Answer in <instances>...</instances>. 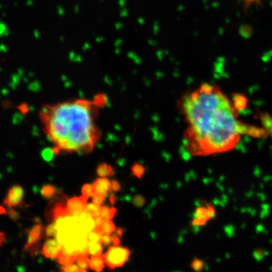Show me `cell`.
Masks as SVG:
<instances>
[{"label":"cell","mask_w":272,"mask_h":272,"mask_svg":"<svg viewBox=\"0 0 272 272\" xmlns=\"http://www.w3.org/2000/svg\"><path fill=\"white\" fill-rule=\"evenodd\" d=\"M179 104L187 123V152L193 156L225 154L237 148L243 135H266L262 127L253 131L243 123L236 102L215 84L205 82L186 92Z\"/></svg>","instance_id":"obj_1"},{"label":"cell","mask_w":272,"mask_h":272,"mask_svg":"<svg viewBox=\"0 0 272 272\" xmlns=\"http://www.w3.org/2000/svg\"><path fill=\"white\" fill-rule=\"evenodd\" d=\"M98 107L95 100L46 105L40 112V117L46 123L48 135L60 151H90L96 139L92 115Z\"/></svg>","instance_id":"obj_2"},{"label":"cell","mask_w":272,"mask_h":272,"mask_svg":"<svg viewBox=\"0 0 272 272\" xmlns=\"http://www.w3.org/2000/svg\"><path fill=\"white\" fill-rule=\"evenodd\" d=\"M131 252L126 247L120 246H110L107 252L104 254L105 264L110 269L116 268L123 267L129 260Z\"/></svg>","instance_id":"obj_3"},{"label":"cell","mask_w":272,"mask_h":272,"mask_svg":"<svg viewBox=\"0 0 272 272\" xmlns=\"http://www.w3.org/2000/svg\"><path fill=\"white\" fill-rule=\"evenodd\" d=\"M24 196V188L20 185H14L8 190L4 203L8 207H15L19 206L23 201Z\"/></svg>","instance_id":"obj_4"},{"label":"cell","mask_w":272,"mask_h":272,"mask_svg":"<svg viewBox=\"0 0 272 272\" xmlns=\"http://www.w3.org/2000/svg\"><path fill=\"white\" fill-rule=\"evenodd\" d=\"M87 200L88 199L83 196L72 197L67 200V205H66L67 210L72 215L79 216L81 213L83 212L85 210Z\"/></svg>","instance_id":"obj_5"},{"label":"cell","mask_w":272,"mask_h":272,"mask_svg":"<svg viewBox=\"0 0 272 272\" xmlns=\"http://www.w3.org/2000/svg\"><path fill=\"white\" fill-rule=\"evenodd\" d=\"M63 249V246L56 239H49L43 246V254L46 258L56 259Z\"/></svg>","instance_id":"obj_6"},{"label":"cell","mask_w":272,"mask_h":272,"mask_svg":"<svg viewBox=\"0 0 272 272\" xmlns=\"http://www.w3.org/2000/svg\"><path fill=\"white\" fill-rule=\"evenodd\" d=\"M93 187L95 193H101L107 196L109 190L111 189V182L105 177H101L96 179L93 183Z\"/></svg>","instance_id":"obj_7"},{"label":"cell","mask_w":272,"mask_h":272,"mask_svg":"<svg viewBox=\"0 0 272 272\" xmlns=\"http://www.w3.org/2000/svg\"><path fill=\"white\" fill-rule=\"evenodd\" d=\"M79 255V254H78V253L68 252L63 247L62 250L60 252V253L56 259H57L59 264H61L63 266H66L73 264L75 261H76V259Z\"/></svg>","instance_id":"obj_8"},{"label":"cell","mask_w":272,"mask_h":272,"mask_svg":"<svg viewBox=\"0 0 272 272\" xmlns=\"http://www.w3.org/2000/svg\"><path fill=\"white\" fill-rule=\"evenodd\" d=\"M259 119L266 135L269 137L272 141V115L268 113H261Z\"/></svg>","instance_id":"obj_9"},{"label":"cell","mask_w":272,"mask_h":272,"mask_svg":"<svg viewBox=\"0 0 272 272\" xmlns=\"http://www.w3.org/2000/svg\"><path fill=\"white\" fill-rule=\"evenodd\" d=\"M104 259L101 255L92 256L89 261V268L95 272H101L104 268Z\"/></svg>","instance_id":"obj_10"},{"label":"cell","mask_w":272,"mask_h":272,"mask_svg":"<svg viewBox=\"0 0 272 272\" xmlns=\"http://www.w3.org/2000/svg\"><path fill=\"white\" fill-rule=\"evenodd\" d=\"M43 227L41 225H36L31 228L28 237L27 246L32 245L34 243L37 242L41 237Z\"/></svg>","instance_id":"obj_11"},{"label":"cell","mask_w":272,"mask_h":272,"mask_svg":"<svg viewBox=\"0 0 272 272\" xmlns=\"http://www.w3.org/2000/svg\"><path fill=\"white\" fill-rule=\"evenodd\" d=\"M95 229L97 230L102 235H111L112 233L116 231V226L111 220L104 219L101 225L98 228H95Z\"/></svg>","instance_id":"obj_12"},{"label":"cell","mask_w":272,"mask_h":272,"mask_svg":"<svg viewBox=\"0 0 272 272\" xmlns=\"http://www.w3.org/2000/svg\"><path fill=\"white\" fill-rule=\"evenodd\" d=\"M97 174L100 177H108L113 176L114 170L113 167L107 163H101L97 168Z\"/></svg>","instance_id":"obj_13"},{"label":"cell","mask_w":272,"mask_h":272,"mask_svg":"<svg viewBox=\"0 0 272 272\" xmlns=\"http://www.w3.org/2000/svg\"><path fill=\"white\" fill-rule=\"evenodd\" d=\"M87 249H88L89 255H92V256L101 255L102 251H103L102 243L101 242H89Z\"/></svg>","instance_id":"obj_14"},{"label":"cell","mask_w":272,"mask_h":272,"mask_svg":"<svg viewBox=\"0 0 272 272\" xmlns=\"http://www.w3.org/2000/svg\"><path fill=\"white\" fill-rule=\"evenodd\" d=\"M116 211L117 210L114 207L109 208L107 207H101V216L104 219L111 220L115 216V215H116Z\"/></svg>","instance_id":"obj_15"},{"label":"cell","mask_w":272,"mask_h":272,"mask_svg":"<svg viewBox=\"0 0 272 272\" xmlns=\"http://www.w3.org/2000/svg\"><path fill=\"white\" fill-rule=\"evenodd\" d=\"M41 193L43 197L46 199H50L53 197L55 194V188L51 185H46L42 187Z\"/></svg>","instance_id":"obj_16"},{"label":"cell","mask_w":272,"mask_h":272,"mask_svg":"<svg viewBox=\"0 0 272 272\" xmlns=\"http://www.w3.org/2000/svg\"><path fill=\"white\" fill-rule=\"evenodd\" d=\"M76 262L79 269L86 270L89 268V259L87 257V255L79 254L76 259Z\"/></svg>","instance_id":"obj_17"},{"label":"cell","mask_w":272,"mask_h":272,"mask_svg":"<svg viewBox=\"0 0 272 272\" xmlns=\"http://www.w3.org/2000/svg\"><path fill=\"white\" fill-rule=\"evenodd\" d=\"M81 192H82V196L86 197L87 199L92 197L95 193L93 185H91V184H85V185H84L82 186Z\"/></svg>","instance_id":"obj_18"},{"label":"cell","mask_w":272,"mask_h":272,"mask_svg":"<svg viewBox=\"0 0 272 272\" xmlns=\"http://www.w3.org/2000/svg\"><path fill=\"white\" fill-rule=\"evenodd\" d=\"M132 174L135 177L141 179L144 176V172H145V169L141 164L135 163L132 167Z\"/></svg>","instance_id":"obj_19"},{"label":"cell","mask_w":272,"mask_h":272,"mask_svg":"<svg viewBox=\"0 0 272 272\" xmlns=\"http://www.w3.org/2000/svg\"><path fill=\"white\" fill-rule=\"evenodd\" d=\"M102 235H101L100 233L97 230L94 229L93 231H92L91 232H89L87 235L88 237V241L89 242H101V239Z\"/></svg>","instance_id":"obj_20"},{"label":"cell","mask_w":272,"mask_h":272,"mask_svg":"<svg viewBox=\"0 0 272 272\" xmlns=\"http://www.w3.org/2000/svg\"><path fill=\"white\" fill-rule=\"evenodd\" d=\"M54 154H54V151H53V148H45L42 151V157L43 158V160L47 161V162H49V161H51L53 159Z\"/></svg>","instance_id":"obj_21"},{"label":"cell","mask_w":272,"mask_h":272,"mask_svg":"<svg viewBox=\"0 0 272 272\" xmlns=\"http://www.w3.org/2000/svg\"><path fill=\"white\" fill-rule=\"evenodd\" d=\"M57 232H58V231H57L54 223H51V224L48 225L46 228V234L47 237H56Z\"/></svg>","instance_id":"obj_22"},{"label":"cell","mask_w":272,"mask_h":272,"mask_svg":"<svg viewBox=\"0 0 272 272\" xmlns=\"http://www.w3.org/2000/svg\"><path fill=\"white\" fill-rule=\"evenodd\" d=\"M132 203L136 207H142L145 203V198L141 194H137L133 197Z\"/></svg>","instance_id":"obj_23"},{"label":"cell","mask_w":272,"mask_h":272,"mask_svg":"<svg viewBox=\"0 0 272 272\" xmlns=\"http://www.w3.org/2000/svg\"><path fill=\"white\" fill-rule=\"evenodd\" d=\"M105 197H106V196L103 195L101 193H95L93 195V197H92V203H95L97 205L101 206L102 203L104 202Z\"/></svg>","instance_id":"obj_24"},{"label":"cell","mask_w":272,"mask_h":272,"mask_svg":"<svg viewBox=\"0 0 272 272\" xmlns=\"http://www.w3.org/2000/svg\"><path fill=\"white\" fill-rule=\"evenodd\" d=\"M204 264L201 260L199 259H194L191 263V267L195 271H200L203 269Z\"/></svg>","instance_id":"obj_25"},{"label":"cell","mask_w":272,"mask_h":272,"mask_svg":"<svg viewBox=\"0 0 272 272\" xmlns=\"http://www.w3.org/2000/svg\"><path fill=\"white\" fill-rule=\"evenodd\" d=\"M61 269L64 272H78L79 271V268L78 267V265L74 264L63 266Z\"/></svg>","instance_id":"obj_26"},{"label":"cell","mask_w":272,"mask_h":272,"mask_svg":"<svg viewBox=\"0 0 272 272\" xmlns=\"http://www.w3.org/2000/svg\"><path fill=\"white\" fill-rule=\"evenodd\" d=\"M112 242V236L110 235H104L101 236V243L104 246H109Z\"/></svg>","instance_id":"obj_27"},{"label":"cell","mask_w":272,"mask_h":272,"mask_svg":"<svg viewBox=\"0 0 272 272\" xmlns=\"http://www.w3.org/2000/svg\"><path fill=\"white\" fill-rule=\"evenodd\" d=\"M266 252H264L263 250H256V252H254V258L256 259L257 261H262V259H264L265 256Z\"/></svg>","instance_id":"obj_28"},{"label":"cell","mask_w":272,"mask_h":272,"mask_svg":"<svg viewBox=\"0 0 272 272\" xmlns=\"http://www.w3.org/2000/svg\"><path fill=\"white\" fill-rule=\"evenodd\" d=\"M111 188L113 189V191H119L121 190V185H120V182L116 180L113 181L111 182Z\"/></svg>","instance_id":"obj_29"},{"label":"cell","mask_w":272,"mask_h":272,"mask_svg":"<svg viewBox=\"0 0 272 272\" xmlns=\"http://www.w3.org/2000/svg\"><path fill=\"white\" fill-rule=\"evenodd\" d=\"M241 1L246 7H249L254 4H259L261 2V0H241Z\"/></svg>","instance_id":"obj_30"},{"label":"cell","mask_w":272,"mask_h":272,"mask_svg":"<svg viewBox=\"0 0 272 272\" xmlns=\"http://www.w3.org/2000/svg\"><path fill=\"white\" fill-rule=\"evenodd\" d=\"M112 243H113L114 246H120V239L118 235H116L112 236Z\"/></svg>","instance_id":"obj_31"},{"label":"cell","mask_w":272,"mask_h":272,"mask_svg":"<svg viewBox=\"0 0 272 272\" xmlns=\"http://www.w3.org/2000/svg\"><path fill=\"white\" fill-rule=\"evenodd\" d=\"M19 108H20L21 111L23 113H26V112L28 111V110H29L27 105H26V104H23L21 105Z\"/></svg>","instance_id":"obj_32"},{"label":"cell","mask_w":272,"mask_h":272,"mask_svg":"<svg viewBox=\"0 0 272 272\" xmlns=\"http://www.w3.org/2000/svg\"><path fill=\"white\" fill-rule=\"evenodd\" d=\"M5 235H4V234H2V233L0 232V246H2V243L5 242Z\"/></svg>","instance_id":"obj_33"},{"label":"cell","mask_w":272,"mask_h":272,"mask_svg":"<svg viewBox=\"0 0 272 272\" xmlns=\"http://www.w3.org/2000/svg\"><path fill=\"white\" fill-rule=\"evenodd\" d=\"M6 212V210L3 207H0V214H5Z\"/></svg>","instance_id":"obj_34"},{"label":"cell","mask_w":272,"mask_h":272,"mask_svg":"<svg viewBox=\"0 0 272 272\" xmlns=\"http://www.w3.org/2000/svg\"><path fill=\"white\" fill-rule=\"evenodd\" d=\"M115 197H114V196L113 195H111L110 196V202H111V203L112 204H113V203H114V202H115Z\"/></svg>","instance_id":"obj_35"},{"label":"cell","mask_w":272,"mask_h":272,"mask_svg":"<svg viewBox=\"0 0 272 272\" xmlns=\"http://www.w3.org/2000/svg\"><path fill=\"white\" fill-rule=\"evenodd\" d=\"M78 272H87V271L85 270H84V269H79V271Z\"/></svg>","instance_id":"obj_36"}]
</instances>
